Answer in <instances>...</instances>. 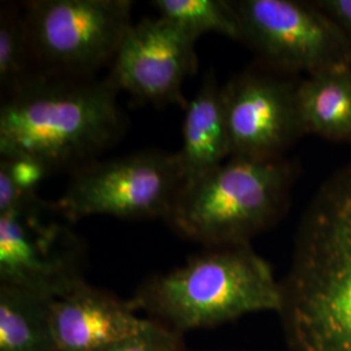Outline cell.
<instances>
[{
  "label": "cell",
  "instance_id": "8992f818",
  "mask_svg": "<svg viewBox=\"0 0 351 351\" xmlns=\"http://www.w3.org/2000/svg\"><path fill=\"white\" fill-rule=\"evenodd\" d=\"M182 185L177 154L151 149L75 169L52 203L71 223L88 216L167 220Z\"/></svg>",
  "mask_w": 351,
  "mask_h": 351
},
{
  "label": "cell",
  "instance_id": "ba28073f",
  "mask_svg": "<svg viewBox=\"0 0 351 351\" xmlns=\"http://www.w3.org/2000/svg\"><path fill=\"white\" fill-rule=\"evenodd\" d=\"M241 24V42L264 68L282 75H314L351 65V47L343 32L315 1L233 0Z\"/></svg>",
  "mask_w": 351,
  "mask_h": 351
},
{
  "label": "cell",
  "instance_id": "7a4b0ae2",
  "mask_svg": "<svg viewBox=\"0 0 351 351\" xmlns=\"http://www.w3.org/2000/svg\"><path fill=\"white\" fill-rule=\"evenodd\" d=\"M119 93L108 75H36L1 98V158H27L50 173L98 160L125 133Z\"/></svg>",
  "mask_w": 351,
  "mask_h": 351
},
{
  "label": "cell",
  "instance_id": "e0dca14e",
  "mask_svg": "<svg viewBox=\"0 0 351 351\" xmlns=\"http://www.w3.org/2000/svg\"><path fill=\"white\" fill-rule=\"evenodd\" d=\"M106 351H186L181 333L149 319L137 333Z\"/></svg>",
  "mask_w": 351,
  "mask_h": 351
},
{
  "label": "cell",
  "instance_id": "8fae6325",
  "mask_svg": "<svg viewBox=\"0 0 351 351\" xmlns=\"http://www.w3.org/2000/svg\"><path fill=\"white\" fill-rule=\"evenodd\" d=\"M149 319L136 314L132 301L86 281L52 301L51 323L58 351H106L137 333Z\"/></svg>",
  "mask_w": 351,
  "mask_h": 351
},
{
  "label": "cell",
  "instance_id": "277c9868",
  "mask_svg": "<svg viewBox=\"0 0 351 351\" xmlns=\"http://www.w3.org/2000/svg\"><path fill=\"white\" fill-rule=\"evenodd\" d=\"M295 176V165L285 156H232L185 182L165 221L207 247L250 245L287 213Z\"/></svg>",
  "mask_w": 351,
  "mask_h": 351
},
{
  "label": "cell",
  "instance_id": "30bf717a",
  "mask_svg": "<svg viewBox=\"0 0 351 351\" xmlns=\"http://www.w3.org/2000/svg\"><path fill=\"white\" fill-rule=\"evenodd\" d=\"M195 45L162 16L143 19L126 33L108 75L139 104L185 110L189 101L182 88L198 68Z\"/></svg>",
  "mask_w": 351,
  "mask_h": 351
},
{
  "label": "cell",
  "instance_id": "6da1fadb",
  "mask_svg": "<svg viewBox=\"0 0 351 351\" xmlns=\"http://www.w3.org/2000/svg\"><path fill=\"white\" fill-rule=\"evenodd\" d=\"M281 282L290 351H351V162L308 203Z\"/></svg>",
  "mask_w": 351,
  "mask_h": 351
},
{
  "label": "cell",
  "instance_id": "5b68a950",
  "mask_svg": "<svg viewBox=\"0 0 351 351\" xmlns=\"http://www.w3.org/2000/svg\"><path fill=\"white\" fill-rule=\"evenodd\" d=\"M130 0H32L23 7L39 75L93 77L111 65L132 21Z\"/></svg>",
  "mask_w": 351,
  "mask_h": 351
},
{
  "label": "cell",
  "instance_id": "52a82bcc",
  "mask_svg": "<svg viewBox=\"0 0 351 351\" xmlns=\"http://www.w3.org/2000/svg\"><path fill=\"white\" fill-rule=\"evenodd\" d=\"M69 223L38 194L0 213V285L53 301L82 284L85 246Z\"/></svg>",
  "mask_w": 351,
  "mask_h": 351
},
{
  "label": "cell",
  "instance_id": "9a60e30c",
  "mask_svg": "<svg viewBox=\"0 0 351 351\" xmlns=\"http://www.w3.org/2000/svg\"><path fill=\"white\" fill-rule=\"evenodd\" d=\"M159 16L198 40L206 33H217L241 40V24L233 0H154Z\"/></svg>",
  "mask_w": 351,
  "mask_h": 351
},
{
  "label": "cell",
  "instance_id": "7c38bea8",
  "mask_svg": "<svg viewBox=\"0 0 351 351\" xmlns=\"http://www.w3.org/2000/svg\"><path fill=\"white\" fill-rule=\"evenodd\" d=\"M176 154L184 184L208 173L230 158L223 88L213 71L185 107L182 145Z\"/></svg>",
  "mask_w": 351,
  "mask_h": 351
},
{
  "label": "cell",
  "instance_id": "9c48e42d",
  "mask_svg": "<svg viewBox=\"0 0 351 351\" xmlns=\"http://www.w3.org/2000/svg\"><path fill=\"white\" fill-rule=\"evenodd\" d=\"M297 84L268 68H250L223 86L230 158L278 159L302 136Z\"/></svg>",
  "mask_w": 351,
  "mask_h": 351
},
{
  "label": "cell",
  "instance_id": "5bb4252c",
  "mask_svg": "<svg viewBox=\"0 0 351 351\" xmlns=\"http://www.w3.org/2000/svg\"><path fill=\"white\" fill-rule=\"evenodd\" d=\"M51 304L36 293L0 285V351H58Z\"/></svg>",
  "mask_w": 351,
  "mask_h": 351
},
{
  "label": "cell",
  "instance_id": "2e32d148",
  "mask_svg": "<svg viewBox=\"0 0 351 351\" xmlns=\"http://www.w3.org/2000/svg\"><path fill=\"white\" fill-rule=\"evenodd\" d=\"M39 75L26 33L23 7L0 5V93L5 98Z\"/></svg>",
  "mask_w": 351,
  "mask_h": 351
},
{
  "label": "cell",
  "instance_id": "ffe728a7",
  "mask_svg": "<svg viewBox=\"0 0 351 351\" xmlns=\"http://www.w3.org/2000/svg\"><path fill=\"white\" fill-rule=\"evenodd\" d=\"M315 3L341 27L351 47V0H316Z\"/></svg>",
  "mask_w": 351,
  "mask_h": 351
},
{
  "label": "cell",
  "instance_id": "d6986e66",
  "mask_svg": "<svg viewBox=\"0 0 351 351\" xmlns=\"http://www.w3.org/2000/svg\"><path fill=\"white\" fill-rule=\"evenodd\" d=\"M32 195L36 194H25L21 191L13 181L8 169L0 164V213L12 211Z\"/></svg>",
  "mask_w": 351,
  "mask_h": 351
},
{
  "label": "cell",
  "instance_id": "3957f363",
  "mask_svg": "<svg viewBox=\"0 0 351 351\" xmlns=\"http://www.w3.org/2000/svg\"><path fill=\"white\" fill-rule=\"evenodd\" d=\"M132 303L178 333L241 316L280 313L281 282L250 245L208 247L186 263L142 284Z\"/></svg>",
  "mask_w": 351,
  "mask_h": 351
},
{
  "label": "cell",
  "instance_id": "ac0fdd59",
  "mask_svg": "<svg viewBox=\"0 0 351 351\" xmlns=\"http://www.w3.org/2000/svg\"><path fill=\"white\" fill-rule=\"evenodd\" d=\"M3 164L10 175L25 194H37L38 186L50 172L42 165L27 158H1Z\"/></svg>",
  "mask_w": 351,
  "mask_h": 351
},
{
  "label": "cell",
  "instance_id": "4fadbf2b",
  "mask_svg": "<svg viewBox=\"0 0 351 351\" xmlns=\"http://www.w3.org/2000/svg\"><path fill=\"white\" fill-rule=\"evenodd\" d=\"M297 107L304 134L351 143V65L335 66L298 81Z\"/></svg>",
  "mask_w": 351,
  "mask_h": 351
}]
</instances>
